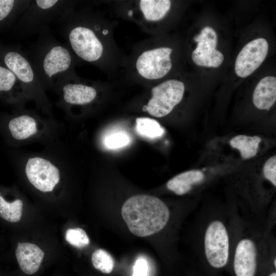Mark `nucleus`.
Returning <instances> with one entry per match:
<instances>
[{"mask_svg":"<svg viewBox=\"0 0 276 276\" xmlns=\"http://www.w3.org/2000/svg\"><path fill=\"white\" fill-rule=\"evenodd\" d=\"M61 35L75 57L101 65L106 54L107 30L97 15L89 10L67 9L56 20Z\"/></svg>","mask_w":276,"mask_h":276,"instance_id":"obj_1","label":"nucleus"},{"mask_svg":"<svg viewBox=\"0 0 276 276\" xmlns=\"http://www.w3.org/2000/svg\"><path fill=\"white\" fill-rule=\"evenodd\" d=\"M64 125L26 107L0 118V135L7 147L21 148L33 144L42 146L64 135Z\"/></svg>","mask_w":276,"mask_h":276,"instance_id":"obj_2","label":"nucleus"},{"mask_svg":"<svg viewBox=\"0 0 276 276\" xmlns=\"http://www.w3.org/2000/svg\"><path fill=\"white\" fill-rule=\"evenodd\" d=\"M30 57L45 90L53 91L64 79L75 75V56L68 47L57 40L48 28L38 35Z\"/></svg>","mask_w":276,"mask_h":276,"instance_id":"obj_3","label":"nucleus"},{"mask_svg":"<svg viewBox=\"0 0 276 276\" xmlns=\"http://www.w3.org/2000/svg\"><path fill=\"white\" fill-rule=\"evenodd\" d=\"M121 214L129 230L139 237H147L159 232L170 217L169 209L163 201L145 194L128 198L122 207Z\"/></svg>","mask_w":276,"mask_h":276,"instance_id":"obj_4","label":"nucleus"},{"mask_svg":"<svg viewBox=\"0 0 276 276\" xmlns=\"http://www.w3.org/2000/svg\"><path fill=\"white\" fill-rule=\"evenodd\" d=\"M3 60L6 66L15 75L25 93L35 103L36 108L43 115L55 118L52 103L29 56L16 48L5 52Z\"/></svg>","mask_w":276,"mask_h":276,"instance_id":"obj_5","label":"nucleus"},{"mask_svg":"<svg viewBox=\"0 0 276 276\" xmlns=\"http://www.w3.org/2000/svg\"><path fill=\"white\" fill-rule=\"evenodd\" d=\"M75 4L71 1L31 0L17 21L16 31L22 37L38 35Z\"/></svg>","mask_w":276,"mask_h":276,"instance_id":"obj_6","label":"nucleus"},{"mask_svg":"<svg viewBox=\"0 0 276 276\" xmlns=\"http://www.w3.org/2000/svg\"><path fill=\"white\" fill-rule=\"evenodd\" d=\"M53 91L57 96L56 105L68 119L77 109L89 108L97 101L99 93L96 83L85 81L76 74L58 83Z\"/></svg>","mask_w":276,"mask_h":276,"instance_id":"obj_7","label":"nucleus"},{"mask_svg":"<svg viewBox=\"0 0 276 276\" xmlns=\"http://www.w3.org/2000/svg\"><path fill=\"white\" fill-rule=\"evenodd\" d=\"M170 47H149L139 53L134 60V69L143 79L156 80L162 79L172 68Z\"/></svg>","mask_w":276,"mask_h":276,"instance_id":"obj_8","label":"nucleus"},{"mask_svg":"<svg viewBox=\"0 0 276 276\" xmlns=\"http://www.w3.org/2000/svg\"><path fill=\"white\" fill-rule=\"evenodd\" d=\"M185 89L184 83L178 80L163 82L152 88L151 97L143 106V110L157 118L168 115L181 101Z\"/></svg>","mask_w":276,"mask_h":276,"instance_id":"obj_9","label":"nucleus"},{"mask_svg":"<svg viewBox=\"0 0 276 276\" xmlns=\"http://www.w3.org/2000/svg\"><path fill=\"white\" fill-rule=\"evenodd\" d=\"M205 258L210 265L215 268L225 266L228 260L229 240L224 223L218 220L208 225L204 237Z\"/></svg>","mask_w":276,"mask_h":276,"instance_id":"obj_10","label":"nucleus"},{"mask_svg":"<svg viewBox=\"0 0 276 276\" xmlns=\"http://www.w3.org/2000/svg\"><path fill=\"white\" fill-rule=\"evenodd\" d=\"M197 42L196 49L192 53L194 62L197 65L218 67L224 60L221 52L216 50L217 35L210 27H205L194 38Z\"/></svg>","mask_w":276,"mask_h":276,"instance_id":"obj_11","label":"nucleus"},{"mask_svg":"<svg viewBox=\"0 0 276 276\" xmlns=\"http://www.w3.org/2000/svg\"><path fill=\"white\" fill-rule=\"evenodd\" d=\"M268 50L266 39L259 38L247 43L237 57L235 70L237 76L245 78L251 75L265 60Z\"/></svg>","mask_w":276,"mask_h":276,"instance_id":"obj_12","label":"nucleus"},{"mask_svg":"<svg viewBox=\"0 0 276 276\" xmlns=\"http://www.w3.org/2000/svg\"><path fill=\"white\" fill-rule=\"evenodd\" d=\"M0 97L13 107V111L26 108L30 101L15 75L0 65Z\"/></svg>","mask_w":276,"mask_h":276,"instance_id":"obj_13","label":"nucleus"},{"mask_svg":"<svg viewBox=\"0 0 276 276\" xmlns=\"http://www.w3.org/2000/svg\"><path fill=\"white\" fill-rule=\"evenodd\" d=\"M257 249L250 239L243 238L237 244L234 258L236 276H254L257 266Z\"/></svg>","mask_w":276,"mask_h":276,"instance_id":"obj_14","label":"nucleus"},{"mask_svg":"<svg viewBox=\"0 0 276 276\" xmlns=\"http://www.w3.org/2000/svg\"><path fill=\"white\" fill-rule=\"evenodd\" d=\"M44 255L38 246L30 243H18L15 250L18 263L22 271L27 274L37 271Z\"/></svg>","mask_w":276,"mask_h":276,"instance_id":"obj_15","label":"nucleus"},{"mask_svg":"<svg viewBox=\"0 0 276 276\" xmlns=\"http://www.w3.org/2000/svg\"><path fill=\"white\" fill-rule=\"evenodd\" d=\"M276 100V78L267 76L257 84L252 96L254 105L261 110H269Z\"/></svg>","mask_w":276,"mask_h":276,"instance_id":"obj_16","label":"nucleus"},{"mask_svg":"<svg viewBox=\"0 0 276 276\" xmlns=\"http://www.w3.org/2000/svg\"><path fill=\"white\" fill-rule=\"evenodd\" d=\"M169 0H141L137 2L138 10L146 22H156L163 19L169 11Z\"/></svg>","mask_w":276,"mask_h":276,"instance_id":"obj_17","label":"nucleus"},{"mask_svg":"<svg viewBox=\"0 0 276 276\" xmlns=\"http://www.w3.org/2000/svg\"><path fill=\"white\" fill-rule=\"evenodd\" d=\"M204 177L200 170L185 171L170 179L167 183V188L176 195H182L189 192L194 185L201 182Z\"/></svg>","mask_w":276,"mask_h":276,"instance_id":"obj_18","label":"nucleus"},{"mask_svg":"<svg viewBox=\"0 0 276 276\" xmlns=\"http://www.w3.org/2000/svg\"><path fill=\"white\" fill-rule=\"evenodd\" d=\"M23 205L22 199L18 197L8 199L0 188V217L2 219L12 223L19 221L22 216Z\"/></svg>","mask_w":276,"mask_h":276,"instance_id":"obj_19","label":"nucleus"},{"mask_svg":"<svg viewBox=\"0 0 276 276\" xmlns=\"http://www.w3.org/2000/svg\"><path fill=\"white\" fill-rule=\"evenodd\" d=\"M261 142V138L259 136L238 135L230 140L229 144L238 150L241 157L246 159L256 155Z\"/></svg>","mask_w":276,"mask_h":276,"instance_id":"obj_20","label":"nucleus"},{"mask_svg":"<svg viewBox=\"0 0 276 276\" xmlns=\"http://www.w3.org/2000/svg\"><path fill=\"white\" fill-rule=\"evenodd\" d=\"M31 2V0H0V22L11 17L19 19Z\"/></svg>","mask_w":276,"mask_h":276,"instance_id":"obj_21","label":"nucleus"},{"mask_svg":"<svg viewBox=\"0 0 276 276\" xmlns=\"http://www.w3.org/2000/svg\"><path fill=\"white\" fill-rule=\"evenodd\" d=\"M135 121L136 131L143 137L156 139L161 137L164 134V129L154 119L137 118Z\"/></svg>","mask_w":276,"mask_h":276,"instance_id":"obj_22","label":"nucleus"},{"mask_svg":"<svg viewBox=\"0 0 276 276\" xmlns=\"http://www.w3.org/2000/svg\"><path fill=\"white\" fill-rule=\"evenodd\" d=\"M94 267L104 273H110L114 268V260L111 255L103 249L95 250L91 255Z\"/></svg>","mask_w":276,"mask_h":276,"instance_id":"obj_23","label":"nucleus"},{"mask_svg":"<svg viewBox=\"0 0 276 276\" xmlns=\"http://www.w3.org/2000/svg\"><path fill=\"white\" fill-rule=\"evenodd\" d=\"M66 241L71 245L78 248H82L89 243L88 237L81 228H69L65 233Z\"/></svg>","mask_w":276,"mask_h":276,"instance_id":"obj_24","label":"nucleus"},{"mask_svg":"<svg viewBox=\"0 0 276 276\" xmlns=\"http://www.w3.org/2000/svg\"><path fill=\"white\" fill-rule=\"evenodd\" d=\"M129 142L130 138L127 134L118 132L105 136L103 139V144L107 148L114 149L125 146Z\"/></svg>","mask_w":276,"mask_h":276,"instance_id":"obj_25","label":"nucleus"},{"mask_svg":"<svg viewBox=\"0 0 276 276\" xmlns=\"http://www.w3.org/2000/svg\"><path fill=\"white\" fill-rule=\"evenodd\" d=\"M263 175L274 187L276 186V156L268 158L265 163L263 169Z\"/></svg>","mask_w":276,"mask_h":276,"instance_id":"obj_26","label":"nucleus"},{"mask_svg":"<svg viewBox=\"0 0 276 276\" xmlns=\"http://www.w3.org/2000/svg\"><path fill=\"white\" fill-rule=\"evenodd\" d=\"M148 266L147 262L144 258H139L133 266L132 276H147Z\"/></svg>","mask_w":276,"mask_h":276,"instance_id":"obj_27","label":"nucleus"},{"mask_svg":"<svg viewBox=\"0 0 276 276\" xmlns=\"http://www.w3.org/2000/svg\"><path fill=\"white\" fill-rule=\"evenodd\" d=\"M269 276H276V273L275 272H273L272 273H271Z\"/></svg>","mask_w":276,"mask_h":276,"instance_id":"obj_28","label":"nucleus"},{"mask_svg":"<svg viewBox=\"0 0 276 276\" xmlns=\"http://www.w3.org/2000/svg\"><path fill=\"white\" fill-rule=\"evenodd\" d=\"M275 262H276V260H275V258H274V259L273 260V265L274 266V267H275H275H276V264H275Z\"/></svg>","mask_w":276,"mask_h":276,"instance_id":"obj_29","label":"nucleus"}]
</instances>
